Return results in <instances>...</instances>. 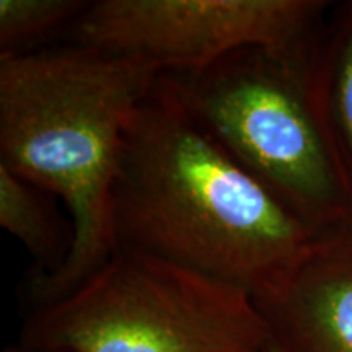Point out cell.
I'll list each match as a JSON object with an SVG mask.
<instances>
[{
  "instance_id": "cell-9",
  "label": "cell",
  "mask_w": 352,
  "mask_h": 352,
  "mask_svg": "<svg viewBox=\"0 0 352 352\" xmlns=\"http://www.w3.org/2000/svg\"><path fill=\"white\" fill-rule=\"evenodd\" d=\"M87 7L82 0H0V56L30 51L28 44L76 25Z\"/></svg>"
},
{
  "instance_id": "cell-4",
  "label": "cell",
  "mask_w": 352,
  "mask_h": 352,
  "mask_svg": "<svg viewBox=\"0 0 352 352\" xmlns=\"http://www.w3.org/2000/svg\"><path fill=\"white\" fill-rule=\"evenodd\" d=\"M305 70L245 50L171 74L197 121L246 171L318 233L352 226L349 195Z\"/></svg>"
},
{
  "instance_id": "cell-10",
  "label": "cell",
  "mask_w": 352,
  "mask_h": 352,
  "mask_svg": "<svg viewBox=\"0 0 352 352\" xmlns=\"http://www.w3.org/2000/svg\"><path fill=\"white\" fill-rule=\"evenodd\" d=\"M7 352H54V351H43V349H28V347H21V349H10Z\"/></svg>"
},
{
  "instance_id": "cell-7",
  "label": "cell",
  "mask_w": 352,
  "mask_h": 352,
  "mask_svg": "<svg viewBox=\"0 0 352 352\" xmlns=\"http://www.w3.org/2000/svg\"><path fill=\"white\" fill-rule=\"evenodd\" d=\"M305 78L340 165L352 209V0L328 12Z\"/></svg>"
},
{
  "instance_id": "cell-6",
  "label": "cell",
  "mask_w": 352,
  "mask_h": 352,
  "mask_svg": "<svg viewBox=\"0 0 352 352\" xmlns=\"http://www.w3.org/2000/svg\"><path fill=\"white\" fill-rule=\"evenodd\" d=\"M256 305L279 352H352V226L320 235L284 287Z\"/></svg>"
},
{
  "instance_id": "cell-3",
  "label": "cell",
  "mask_w": 352,
  "mask_h": 352,
  "mask_svg": "<svg viewBox=\"0 0 352 352\" xmlns=\"http://www.w3.org/2000/svg\"><path fill=\"white\" fill-rule=\"evenodd\" d=\"M271 333L243 289L131 246L34 308L21 346L54 352H256Z\"/></svg>"
},
{
  "instance_id": "cell-1",
  "label": "cell",
  "mask_w": 352,
  "mask_h": 352,
  "mask_svg": "<svg viewBox=\"0 0 352 352\" xmlns=\"http://www.w3.org/2000/svg\"><path fill=\"white\" fill-rule=\"evenodd\" d=\"M118 246L142 250L263 302L318 240L196 120L171 74L127 126L114 188Z\"/></svg>"
},
{
  "instance_id": "cell-11",
  "label": "cell",
  "mask_w": 352,
  "mask_h": 352,
  "mask_svg": "<svg viewBox=\"0 0 352 352\" xmlns=\"http://www.w3.org/2000/svg\"><path fill=\"white\" fill-rule=\"evenodd\" d=\"M256 352H279V351H277L276 347L272 346V342H271L270 346H267V347H264V349H261V351H256Z\"/></svg>"
},
{
  "instance_id": "cell-8",
  "label": "cell",
  "mask_w": 352,
  "mask_h": 352,
  "mask_svg": "<svg viewBox=\"0 0 352 352\" xmlns=\"http://www.w3.org/2000/svg\"><path fill=\"white\" fill-rule=\"evenodd\" d=\"M43 189L0 165V227L38 259L36 276L54 272L70 250V240L41 196Z\"/></svg>"
},
{
  "instance_id": "cell-5",
  "label": "cell",
  "mask_w": 352,
  "mask_h": 352,
  "mask_svg": "<svg viewBox=\"0 0 352 352\" xmlns=\"http://www.w3.org/2000/svg\"><path fill=\"white\" fill-rule=\"evenodd\" d=\"M333 3L324 0H100L74 25L77 44L196 74L245 50L307 69Z\"/></svg>"
},
{
  "instance_id": "cell-2",
  "label": "cell",
  "mask_w": 352,
  "mask_h": 352,
  "mask_svg": "<svg viewBox=\"0 0 352 352\" xmlns=\"http://www.w3.org/2000/svg\"><path fill=\"white\" fill-rule=\"evenodd\" d=\"M160 74L142 57L83 44L0 56V165L59 196L70 215L67 258L30 283L36 307L67 296L116 252L124 135Z\"/></svg>"
}]
</instances>
